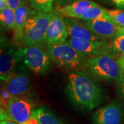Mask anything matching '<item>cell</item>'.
Listing matches in <instances>:
<instances>
[{"mask_svg":"<svg viewBox=\"0 0 124 124\" xmlns=\"http://www.w3.org/2000/svg\"><path fill=\"white\" fill-rule=\"evenodd\" d=\"M67 93L75 105L88 111H92L102 101L101 90L82 72H75L68 76Z\"/></svg>","mask_w":124,"mask_h":124,"instance_id":"obj_1","label":"cell"},{"mask_svg":"<svg viewBox=\"0 0 124 124\" xmlns=\"http://www.w3.org/2000/svg\"><path fill=\"white\" fill-rule=\"evenodd\" d=\"M53 15V13H46L35 10L31 11L22 38L25 46H37L43 48L44 45L46 44V36Z\"/></svg>","mask_w":124,"mask_h":124,"instance_id":"obj_2","label":"cell"},{"mask_svg":"<svg viewBox=\"0 0 124 124\" xmlns=\"http://www.w3.org/2000/svg\"><path fill=\"white\" fill-rule=\"evenodd\" d=\"M86 63L89 71L99 79L117 82L124 74L113 54L92 57Z\"/></svg>","mask_w":124,"mask_h":124,"instance_id":"obj_3","label":"cell"},{"mask_svg":"<svg viewBox=\"0 0 124 124\" xmlns=\"http://www.w3.org/2000/svg\"><path fill=\"white\" fill-rule=\"evenodd\" d=\"M47 50L52 61L59 67L66 69L80 66L87 55L78 51L66 42L47 46Z\"/></svg>","mask_w":124,"mask_h":124,"instance_id":"obj_4","label":"cell"},{"mask_svg":"<svg viewBox=\"0 0 124 124\" xmlns=\"http://www.w3.org/2000/svg\"><path fill=\"white\" fill-rule=\"evenodd\" d=\"M48 53L37 46H26L22 49V61L25 66L37 75L48 72L51 65Z\"/></svg>","mask_w":124,"mask_h":124,"instance_id":"obj_5","label":"cell"},{"mask_svg":"<svg viewBox=\"0 0 124 124\" xmlns=\"http://www.w3.org/2000/svg\"><path fill=\"white\" fill-rule=\"evenodd\" d=\"M33 105L30 101L14 97L5 112L1 114V120L9 119L17 124H23L32 115Z\"/></svg>","mask_w":124,"mask_h":124,"instance_id":"obj_6","label":"cell"},{"mask_svg":"<svg viewBox=\"0 0 124 124\" xmlns=\"http://www.w3.org/2000/svg\"><path fill=\"white\" fill-rule=\"evenodd\" d=\"M124 121V103L115 100L98 109L93 115V124H122Z\"/></svg>","mask_w":124,"mask_h":124,"instance_id":"obj_7","label":"cell"},{"mask_svg":"<svg viewBox=\"0 0 124 124\" xmlns=\"http://www.w3.org/2000/svg\"><path fill=\"white\" fill-rule=\"evenodd\" d=\"M66 42L78 51L91 57L109 54L113 52L111 42L106 41H87L70 37Z\"/></svg>","mask_w":124,"mask_h":124,"instance_id":"obj_8","label":"cell"},{"mask_svg":"<svg viewBox=\"0 0 124 124\" xmlns=\"http://www.w3.org/2000/svg\"><path fill=\"white\" fill-rule=\"evenodd\" d=\"M69 36L64 18L60 14L53 15L46 36V45L61 44L65 43Z\"/></svg>","mask_w":124,"mask_h":124,"instance_id":"obj_9","label":"cell"},{"mask_svg":"<svg viewBox=\"0 0 124 124\" xmlns=\"http://www.w3.org/2000/svg\"><path fill=\"white\" fill-rule=\"evenodd\" d=\"M22 49L13 46L0 57V77L1 80H6L11 75L20 61L22 60Z\"/></svg>","mask_w":124,"mask_h":124,"instance_id":"obj_10","label":"cell"},{"mask_svg":"<svg viewBox=\"0 0 124 124\" xmlns=\"http://www.w3.org/2000/svg\"><path fill=\"white\" fill-rule=\"evenodd\" d=\"M64 20L68 28L69 36L72 38L87 41H106V38L91 32L78 19L64 17Z\"/></svg>","mask_w":124,"mask_h":124,"instance_id":"obj_11","label":"cell"},{"mask_svg":"<svg viewBox=\"0 0 124 124\" xmlns=\"http://www.w3.org/2000/svg\"><path fill=\"white\" fill-rule=\"evenodd\" d=\"M82 23L94 34L108 39H113L121 28L106 19L83 20Z\"/></svg>","mask_w":124,"mask_h":124,"instance_id":"obj_12","label":"cell"},{"mask_svg":"<svg viewBox=\"0 0 124 124\" xmlns=\"http://www.w3.org/2000/svg\"><path fill=\"white\" fill-rule=\"evenodd\" d=\"M4 86L13 97H19L28 92L31 87V80L24 73L14 72L6 80Z\"/></svg>","mask_w":124,"mask_h":124,"instance_id":"obj_13","label":"cell"},{"mask_svg":"<svg viewBox=\"0 0 124 124\" xmlns=\"http://www.w3.org/2000/svg\"><path fill=\"white\" fill-rule=\"evenodd\" d=\"M98 6L93 0H77L70 4L66 5L58 10V13L63 17L78 19L88 9Z\"/></svg>","mask_w":124,"mask_h":124,"instance_id":"obj_14","label":"cell"},{"mask_svg":"<svg viewBox=\"0 0 124 124\" xmlns=\"http://www.w3.org/2000/svg\"><path fill=\"white\" fill-rule=\"evenodd\" d=\"M15 11L16 20L15 27L14 29V40L15 41L20 40L22 41L25 25L31 11L26 4L20 6Z\"/></svg>","mask_w":124,"mask_h":124,"instance_id":"obj_15","label":"cell"},{"mask_svg":"<svg viewBox=\"0 0 124 124\" xmlns=\"http://www.w3.org/2000/svg\"><path fill=\"white\" fill-rule=\"evenodd\" d=\"M32 114L37 117L39 124H63L56 116L45 107H39L34 109Z\"/></svg>","mask_w":124,"mask_h":124,"instance_id":"obj_16","label":"cell"},{"mask_svg":"<svg viewBox=\"0 0 124 124\" xmlns=\"http://www.w3.org/2000/svg\"><path fill=\"white\" fill-rule=\"evenodd\" d=\"M99 19H106L108 20H110L107 13V9L103 8L99 6H94L88 9L78 18V19L81 20H94Z\"/></svg>","mask_w":124,"mask_h":124,"instance_id":"obj_17","label":"cell"},{"mask_svg":"<svg viewBox=\"0 0 124 124\" xmlns=\"http://www.w3.org/2000/svg\"><path fill=\"white\" fill-rule=\"evenodd\" d=\"M15 11L8 6L2 10H0L1 24L7 29L14 30L15 27Z\"/></svg>","mask_w":124,"mask_h":124,"instance_id":"obj_18","label":"cell"},{"mask_svg":"<svg viewBox=\"0 0 124 124\" xmlns=\"http://www.w3.org/2000/svg\"><path fill=\"white\" fill-rule=\"evenodd\" d=\"M34 10L42 13H53L54 0H28Z\"/></svg>","mask_w":124,"mask_h":124,"instance_id":"obj_19","label":"cell"},{"mask_svg":"<svg viewBox=\"0 0 124 124\" xmlns=\"http://www.w3.org/2000/svg\"><path fill=\"white\" fill-rule=\"evenodd\" d=\"M14 97L9 93L5 86L1 88V97H0V111L1 114L4 113L7 110L10 103Z\"/></svg>","mask_w":124,"mask_h":124,"instance_id":"obj_20","label":"cell"},{"mask_svg":"<svg viewBox=\"0 0 124 124\" xmlns=\"http://www.w3.org/2000/svg\"><path fill=\"white\" fill-rule=\"evenodd\" d=\"M107 13L112 22L124 28V11L121 10H107Z\"/></svg>","mask_w":124,"mask_h":124,"instance_id":"obj_21","label":"cell"},{"mask_svg":"<svg viewBox=\"0 0 124 124\" xmlns=\"http://www.w3.org/2000/svg\"><path fill=\"white\" fill-rule=\"evenodd\" d=\"M113 51L124 54V33L118 32L111 41Z\"/></svg>","mask_w":124,"mask_h":124,"instance_id":"obj_22","label":"cell"},{"mask_svg":"<svg viewBox=\"0 0 124 124\" xmlns=\"http://www.w3.org/2000/svg\"><path fill=\"white\" fill-rule=\"evenodd\" d=\"M116 90L120 97L124 99V74L116 82Z\"/></svg>","mask_w":124,"mask_h":124,"instance_id":"obj_23","label":"cell"},{"mask_svg":"<svg viewBox=\"0 0 124 124\" xmlns=\"http://www.w3.org/2000/svg\"><path fill=\"white\" fill-rule=\"evenodd\" d=\"M26 0H6L8 6L15 10L20 6L26 4Z\"/></svg>","mask_w":124,"mask_h":124,"instance_id":"obj_24","label":"cell"},{"mask_svg":"<svg viewBox=\"0 0 124 124\" xmlns=\"http://www.w3.org/2000/svg\"><path fill=\"white\" fill-rule=\"evenodd\" d=\"M106 3H110L117 8H124V0H102Z\"/></svg>","mask_w":124,"mask_h":124,"instance_id":"obj_25","label":"cell"},{"mask_svg":"<svg viewBox=\"0 0 124 124\" xmlns=\"http://www.w3.org/2000/svg\"><path fill=\"white\" fill-rule=\"evenodd\" d=\"M23 124H39V121L37 119L35 116L32 114L31 118Z\"/></svg>","mask_w":124,"mask_h":124,"instance_id":"obj_26","label":"cell"},{"mask_svg":"<svg viewBox=\"0 0 124 124\" xmlns=\"http://www.w3.org/2000/svg\"><path fill=\"white\" fill-rule=\"evenodd\" d=\"M117 62L119 63V66L124 72V54H123L122 56H121L117 59Z\"/></svg>","mask_w":124,"mask_h":124,"instance_id":"obj_27","label":"cell"},{"mask_svg":"<svg viewBox=\"0 0 124 124\" xmlns=\"http://www.w3.org/2000/svg\"><path fill=\"white\" fill-rule=\"evenodd\" d=\"M8 6L7 4L6 0H0V10H2L6 8H7Z\"/></svg>","mask_w":124,"mask_h":124,"instance_id":"obj_28","label":"cell"},{"mask_svg":"<svg viewBox=\"0 0 124 124\" xmlns=\"http://www.w3.org/2000/svg\"><path fill=\"white\" fill-rule=\"evenodd\" d=\"M0 124H17V123L14 122L13 121L9 119H3L1 120Z\"/></svg>","mask_w":124,"mask_h":124,"instance_id":"obj_29","label":"cell"},{"mask_svg":"<svg viewBox=\"0 0 124 124\" xmlns=\"http://www.w3.org/2000/svg\"><path fill=\"white\" fill-rule=\"evenodd\" d=\"M55 1H57V4L63 6V5L66 4L67 3H68L70 0H55Z\"/></svg>","mask_w":124,"mask_h":124,"instance_id":"obj_30","label":"cell"},{"mask_svg":"<svg viewBox=\"0 0 124 124\" xmlns=\"http://www.w3.org/2000/svg\"><path fill=\"white\" fill-rule=\"evenodd\" d=\"M119 32H124V28H121L120 30L119 31Z\"/></svg>","mask_w":124,"mask_h":124,"instance_id":"obj_31","label":"cell"}]
</instances>
